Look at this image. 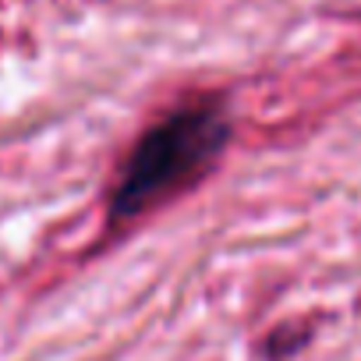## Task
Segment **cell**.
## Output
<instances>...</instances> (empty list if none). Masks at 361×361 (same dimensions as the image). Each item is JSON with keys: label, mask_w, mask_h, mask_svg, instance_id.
I'll list each match as a JSON object with an SVG mask.
<instances>
[{"label": "cell", "mask_w": 361, "mask_h": 361, "mask_svg": "<svg viewBox=\"0 0 361 361\" xmlns=\"http://www.w3.org/2000/svg\"><path fill=\"white\" fill-rule=\"evenodd\" d=\"M227 131V114L213 99L188 103L156 121L124 159L110 199L114 220H135L199 185L224 152Z\"/></svg>", "instance_id": "6da1fadb"}]
</instances>
